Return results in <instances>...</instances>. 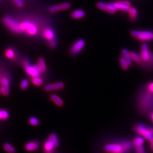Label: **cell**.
Segmentation results:
<instances>
[{
    "label": "cell",
    "instance_id": "cell-6",
    "mask_svg": "<svg viewBox=\"0 0 153 153\" xmlns=\"http://www.w3.org/2000/svg\"><path fill=\"white\" fill-rule=\"evenodd\" d=\"M10 88V79L5 73L1 74V93L4 96H7L9 94Z\"/></svg>",
    "mask_w": 153,
    "mask_h": 153
},
{
    "label": "cell",
    "instance_id": "cell-34",
    "mask_svg": "<svg viewBox=\"0 0 153 153\" xmlns=\"http://www.w3.org/2000/svg\"><path fill=\"white\" fill-rule=\"evenodd\" d=\"M48 10L51 13H55L60 10V7L59 5L51 6V7H49Z\"/></svg>",
    "mask_w": 153,
    "mask_h": 153
},
{
    "label": "cell",
    "instance_id": "cell-11",
    "mask_svg": "<svg viewBox=\"0 0 153 153\" xmlns=\"http://www.w3.org/2000/svg\"><path fill=\"white\" fill-rule=\"evenodd\" d=\"M65 85L61 82H56L55 83H52L46 85L44 87V90L46 91H52L54 90H59L64 88Z\"/></svg>",
    "mask_w": 153,
    "mask_h": 153
},
{
    "label": "cell",
    "instance_id": "cell-31",
    "mask_svg": "<svg viewBox=\"0 0 153 153\" xmlns=\"http://www.w3.org/2000/svg\"><path fill=\"white\" fill-rule=\"evenodd\" d=\"M29 83L28 81L26 79H23L20 83V88L22 90H26L28 86Z\"/></svg>",
    "mask_w": 153,
    "mask_h": 153
},
{
    "label": "cell",
    "instance_id": "cell-19",
    "mask_svg": "<svg viewBox=\"0 0 153 153\" xmlns=\"http://www.w3.org/2000/svg\"><path fill=\"white\" fill-rule=\"evenodd\" d=\"M71 16L73 18L79 19L85 16V13L82 10H76L72 12Z\"/></svg>",
    "mask_w": 153,
    "mask_h": 153
},
{
    "label": "cell",
    "instance_id": "cell-24",
    "mask_svg": "<svg viewBox=\"0 0 153 153\" xmlns=\"http://www.w3.org/2000/svg\"><path fill=\"white\" fill-rule=\"evenodd\" d=\"M3 148L6 152H7V153H15L16 152V149L8 143H5L3 145Z\"/></svg>",
    "mask_w": 153,
    "mask_h": 153
},
{
    "label": "cell",
    "instance_id": "cell-29",
    "mask_svg": "<svg viewBox=\"0 0 153 153\" xmlns=\"http://www.w3.org/2000/svg\"><path fill=\"white\" fill-rule=\"evenodd\" d=\"M9 112L5 109H1L0 111V118L1 120H6L9 117Z\"/></svg>",
    "mask_w": 153,
    "mask_h": 153
},
{
    "label": "cell",
    "instance_id": "cell-15",
    "mask_svg": "<svg viewBox=\"0 0 153 153\" xmlns=\"http://www.w3.org/2000/svg\"><path fill=\"white\" fill-rule=\"evenodd\" d=\"M37 66L38 67L39 70L40 71L41 73H44L46 71L47 68L45 63L44 59L42 57H39L38 60V64Z\"/></svg>",
    "mask_w": 153,
    "mask_h": 153
},
{
    "label": "cell",
    "instance_id": "cell-9",
    "mask_svg": "<svg viewBox=\"0 0 153 153\" xmlns=\"http://www.w3.org/2000/svg\"><path fill=\"white\" fill-rule=\"evenodd\" d=\"M85 42L83 39H79L73 45L71 49V53L72 55H76L79 53L83 48Z\"/></svg>",
    "mask_w": 153,
    "mask_h": 153
},
{
    "label": "cell",
    "instance_id": "cell-23",
    "mask_svg": "<svg viewBox=\"0 0 153 153\" xmlns=\"http://www.w3.org/2000/svg\"><path fill=\"white\" fill-rule=\"evenodd\" d=\"M119 62H120V64L121 68H122L124 71H127V70H128V69H129L130 65H129V64L128 63V62L126 61V59H125L123 56H121V57H120L119 58Z\"/></svg>",
    "mask_w": 153,
    "mask_h": 153
},
{
    "label": "cell",
    "instance_id": "cell-10",
    "mask_svg": "<svg viewBox=\"0 0 153 153\" xmlns=\"http://www.w3.org/2000/svg\"><path fill=\"white\" fill-rule=\"evenodd\" d=\"M117 10L123 11H129L131 9V5L127 1H119L115 2Z\"/></svg>",
    "mask_w": 153,
    "mask_h": 153
},
{
    "label": "cell",
    "instance_id": "cell-28",
    "mask_svg": "<svg viewBox=\"0 0 153 153\" xmlns=\"http://www.w3.org/2000/svg\"><path fill=\"white\" fill-rule=\"evenodd\" d=\"M129 13L130 17L132 19H135L137 18V15H138V11H137V10L136 8L131 7V9H130Z\"/></svg>",
    "mask_w": 153,
    "mask_h": 153
},
{
    "label": "cell",
    "instance_id": "cell-22",
    "mask_svg": "<svg viewBox=\"0 0 153 153\" xmlns=\"http://www.w3.org/2000/svg\"><path fill=\"white\" fill-rule=\"evenodd\" d=\"M51 142H52L55 146V148H57L59 145V141L58 137L55 133H51L49 136V139Z\"/></svg>",
    "mask_w": 153,
    "mask_h": 153
},
{
    "label": "cell",
    "instance_id": "cell-39",
    "mask_svg": "<svg viewBox=\"0 0 153 153\" xmlns=\"http://www.w3.org/2000/svg\"><path fill=\"white\" fill-rule=\"evenodd\" d=\"M29 65H30V62H29V61H28L27 59H24V60H23V61H22V65H23L24 68H25V67H26V66Z\"/></svg>",
    "mask_w": 153,
    "mask_h": 153
},
{
    "label": "cell",
    "instance_id": "cell-30",
    "mask_svg": "<svg viewBox=\"0 0 153 153\" xmlns=\"http://www.w3.org/2000/svg\"><path fill=\"white\" fill-rule=\"evenodd\" d=\"M29 123L33 126H38L39 124V121L38 119L36 117H31L29 119Z\"/></svg>",
    "mask_w": 153,
    "mask_h": 153
},
{
    "label": "cell",
    "instance_id": "cell-1",
    "mask_svg": "<svg viewBox=\"0 0 153 153\" xmlns=\"http://www.w3.org/2000/svg\"><path fill=\"white\" fill-rule=\"evenodd\" d=\"M142 94H140L139 99V107L142 112H148V110L150 109V107L152 109L153 105V93L149 91L147 88H144V90L142 91Z\"/></svg>",
    "mask_w": 153,
    "mask_h": 153
},
{
    "label": "cell",
    "instance_id": "cell-32",
    "mask_svg": "<svg viewBox=\"0 0 153 153\" xmlns=\"http://www.w3.org/2000/svg\"><path fill=\"white\" fill-rule=\"evenodd\" d=\"M97 6L99 9L102 10H105L106 11L107 8V4H105L103 2H98Z\"/></svg>",
    "mask_w": 153,
    "mask_h": 153
},
{
    "label": "cell",
    "instance_id": "cell-40",
    "mask_svg": "<svg viewBox=\"0 0 153 153\" xmlns=\"http://www.w3.org/2000/svg\"><path fill=\"white\" fill-rule=\"evenodd\" d=\"M149 147L150 150L152 152H153V140H152L150 141H149Z\"/></svg>",
    "mask_w": 153,
    "mask_h": 153
},
{
    "label": "cell",
    "instance_id": "cell-16",
    "mask_svg": "<svg viewBox=\"0 0 153 153\" xmlns=\"http://www.w3.org/2000/svg\"><path fill=\"white\" fill-rule=\"evenodd\" d=\"M50 98L54 103H55L59 107H62L64 104V102H63L62 100L59 96H57L55 94L51 95Z\"/></svg>",
    "mask_w": 153,
    "mask_h": 153
},
{
    "label": "cell",
    "instance_id": "cell-5",
    "mask_svg": "<svg viewBox=\"0 0 153 153\" xmlns=\"http://www.w3.org/2000/svg\"><path fill=\"white\" fill-rule=\"evenodd\" d=\"M3 22L13 33H21L22 32L20 28V24H19L16 20L13 19L11 16H6L4 17Z\"/></svg>",
    "mask_w": 153,
    "mask_h": 153
},
{
    "label": "cell",
    "instance_id": "cell-2",
    "mask_svg": "<svg viewBox=\"0 0 153 153\" xmlns=\"http://www.w3.org/2000/svg\"><path fill=\"white\" fill-rule=\"evenodd\" d=\"M140 56L142 59V68L148 69L153 68V53L151 52L146 43H143L141 47Z\"/></svg>",
    "mask_w": 153,
    "mask_h": 153
},
{
    "label": "cell",
    "instance_id": "cell-21",
    "mask_svg": "<svg viewBox=\"0 0 153 153\" xmlns=\"http://www.w3.org/2000/svg\"><path fill=\"white\" fill-rule=\"evenodd\" d=\"M54 148H55L53 143L51 142L49 140H47L44 143V150L47 152H52Z\"/></svg>",
    "mask_w": 153,
    "mask_h": 153
},
{
    "label": "cell",
    "instance_id": "cell-7",
    "mask_svg": "<svg viewBox=\"0 0 153 153\" xmlns=\"http://www.w3.org/2000/svg\"><path fill=\"white\" fill-rule=\"evenodd\" d=\"M105 150L110 153H124L126 150L123 145V143H108L105 145Z\"/></svg>",
    "mask_w": 153,
    "mask_h": 153
},
{
    "label": "cell",
    "instance_id": "cell-41",
    "mask_svg": "<svg viewBox=\"0 0 153 153\" xmlns=\"http://www.w3.org/2000/svg\"><path fill=\"white\" fill-rule=\"evenodd\" d=\"M149 117H150V120H151V121L152 122V123L153 124V111H152V112L150 113Z\"/></svg>",
    "mask_w": 153,
    "mask_h": 153
},
{
    "label": "cell",
    "instance_id": "cell-18",
    "mask_svg": "<svg viewBox=\"0 0 153 153\" xmlns=\"http://www.w3.org/2000/svg\"><path fill=\"white\" fill-rule=\"evenodd\" d=\"M144 142H145V140L143 137H135L132 141V144L133 146H134L136 148V147L143 146Z\"/></svg>",
    "mask_w": 153,
    "mask_h": 153
},
{
    "label": "cell",
    "instance_id": "cell-25",
    "mask_svg": "<svg viewBox=\"0 0 153 153\" xmlns=\"http://www.w3.org/2000/svg\"><path fill=\"white\" fill-rule=\"evenodd\" d=\"M33 23L31 22H27V21H25V22H22L21 23H20V28L21 30V31H25L26 33L27 32L28 29L31 26V25Z\"/></svg>",
    "mask_w": 153,
    "mask_h": 153
},
{
    "label": "cell",
    "instance_id": "cell-8",
    "mask_svg": "<svg viewBox=\"0 0 153 153\" xmlns=\"http://www.w3.org/2000/svg\"><path fill=\"white\" fill-rule=\"evenodd\" d=\"M24 69L25 70L26 73L31 78L40 76V74H41L40 71L39 70L37 65H29L25 67Z\"/></svg>",
    "mask_w": 153,
    "mask_h": 153
},
{
    "label": "cell",
    "instance_id": "cell-14",
    "mask_svg": "<svg viewBox=\"0 0 153 153\" xmlns=\"http://www.w3.org/2000/svg\"><path fill=\"white\" fill-rule=\"evenodd\" d=\"M43 35L44 38L49 41L55 39V33L51 28H45L43 31Z\"/></svg>",
    "mask_w": 153,
    "mask_h": 153
},
{
    "label": "cell",
    "instance_id": "cell-37",
    "mask_svg": "<svg viewBox=\"0 0 153 153\" xmlns=\"http://www.w3.org/2000/svg\"><path fill=\"white\" fill-rule=\"evenodd\" d=\"M136 152L137 153H145V149L143 147V146H139V147H136Z\"/></svg>",
    "mask_w": 153,
    "mask_h": 153
},
{
    "label": "cell",
    "instance_id": "cell-4",
    "mask_svg": "<svg viewBox=\"0 0 153 153\" xmlns=\"http://www.w3.org/2000/svg\"><path fill=\"white\" fill-rule=\"evenodd\" d=\"M131 36L141 42H150L153 40V32L152 31L133 30L131 32Z\"/></svg>",
    "mask_w": 153,
    "mask_h": 153
},
{
    "label": "cell",
    "instance_id": "cell-12",
    "mask_svg": "<svg viewBox=\"0 0 153 153\" xmlns=\"http://www.w3.org/2000/svg\"><path fill=\"white\" fill-rule=\"evenodd\" d=\"M130 56H131V60L133 62H134L138 65L141 66L142 67L143 62H142L140 54H138L136 52L131 51L130 52Z\"/></svg>",
    "mask_w": 153,
    "mask_h": 153
},
{
    "label": "cell",
    "instance_id": "cell-3",
    "mask_svg": "<svg viewBox=\"0 0 153 153\" xmlns=\"http://www.w3.org/2000/svg\"><path fill=\"white\" fill-rule=\"evenodd\" d=\"M134 131L149 141L153 140V127L146 126L142 123H137L134 126Z\"/></svg>",
    "mask_w": 153,
    "mask_h": 153
},
{
    "label": "cell",
    "instance_id": "cell-13",
    "mask_svg": "<svg viewBox=\"0 0 153 153\" xmlns=\"http://www.w3.org/2000/svg\"><path fill=\"white\" fill-rule=\"evenodd\" d=\"M39 147V145L36 141L28 142L25 146V149L28 152H35L38 149Z\"/></svg>",
    "mask_w": 153,
    "mask_h": 153
},
{
    "label": "cell",
    "instance_id": "cell-38",
    "mask_svg": "<svg viewBox=\"0 0 153 153\" xmlns=\"http://www.w3.org/2000/svg\"><path fill=\"white\" fill-rule=\"evenodd\" d=\"M13 1L15 2L16 4L18 6L21 7L23 6V2L22 0H13Z\"/></svg>",
    "mask_w": 153,
    "mask_h": 153
},
{
    "label": "cell",
    "instance_id": "cell-36",
    "mask_svg": "<svg viewBox=\"0 0 153 153\" xmlns=\"http://www.w3.org/2000/svg\"><path fill=\"white\" fill-rule=\"evenodd\" d=\"M48 45H49L50 48H56V45H57V42H56V41L55 39H53V40H52L49 41Z\"/></svg>",
    "mask_w": 153,
    "mask_h": 153
},
{
    "label": "cell",
    "instance_id": "cell-26",
    "mask_svg": "<svg viewBox=\"0 0 153 153\" xmlns=\"http://www.w3.org/2000/svg\"><path fill=\"white\" fill-rule=\"evenodd\" d=\"M31 81L34 85L38 86H40L43 84V80L40 76L31 78Z\"/></svg>",
    "mask_w": 153,
    "mask_h": 153
},
{
    "label": "cell",
    "instance_id": "cell-33",
    "mask_svg": "<svg viewBox=\"0 0 153 153\" xmlns=\"http://www.w3.org/2000/svg\"><path fill=\"white\" fill-rule=\"evenodd\" d=\"M59 6L60 7V10H67V9H69L71 6V5L69 2H64V3L61 4Z\"/></svg>",
    "mask_w": 153,
    "mask_h": 153
},
{
    "label": "cell",
    "instance_id": "cell-20",
    "mask_svg": "<svg viewBox=\"0 0 153 153\" xmlns=\"http://www.w3.org/2000/svg\"><path fill=\"white\" fill-rule=\"evenodd\" d=\"M5 55L6 57L9 60H13L16 57V52L11 48H7L5 51Z\"/></svg>",
    "mask_w": 153,
    "mask_h": 153
},
{
    "label": "cell",
    "instance_id": "cell-17",
    "mask_svg": "<svg viewBox=\"0 0 153 153\" xmlns=\"http://www.w3.org/2000/svg\"><path fill=\"white\" fill-rule=\"evenodd\" d=\"M121 53L123 57L126 59L129 65L131 66L132 65L133 61L131 60V56H130V52H129L126 49H123L121 51Z\"/></svg>",
    "mask_w": 153,
    "mask_h": 153
},
{
    "label": "cell",
    "instance_id": "cell-35",
    "mask_svg": "<svg viewBox=\"0 0 153 153\" xmlns=\"http://www.w3.org/2000/svg\"><path fill=\"white\" fill-rule=\"evenodd\" d=\"M145 88H147L149 91L153 93V81L149 82L148 84L145 85Z\"/></svg>",
    "mask_w": 153,
    "mask_h": 153
},
{
    "label": "cell",
    "instance_id": "cell-27",
    "mask_svg": "<svg viewBox=\"0 0 153 153\" xmlns=\"http://www.w3.org/2000/svg\"><path fill=\"white\" fill-rule=\"evenodd\" d=\"M117 10L116 7L115 2L114 3L111 2V3L107 4V8L106 10V11L107 12H108L109 13H111V14H114V13H115Z\"/></svg>",
    "mask_w": 153,
    "mask_h": 153
}]
</instances>
